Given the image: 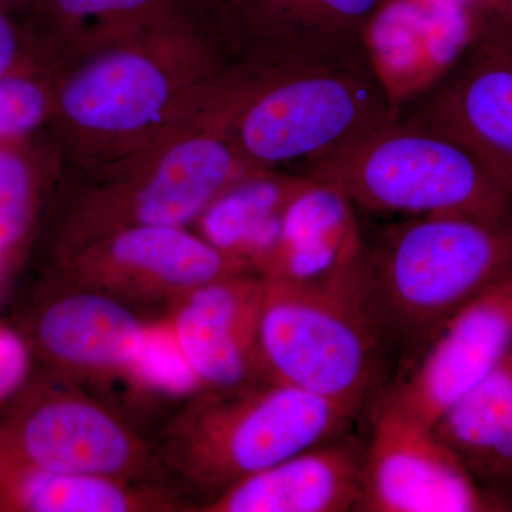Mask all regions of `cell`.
I'll use <instances>...</instances> for the list:
<instances>
[{"label":"cell","instance_id":"22","mask_svg":"<svg viewBox=\"0 0 512 512\" xmlns=\"http://www.w3.org/2000/svg\"><path fill=\"white\" fill-rule=\"evenodd\" d=\"M67 20L131 19L146 15L158 0H49Z\"/></svg>","mask_w":512,"mask_h":512},{"label":"cell","instance_id":"13","mask_svg":"<svg viewBox=\"0 0 512 512\" xmlns=\"http://www.w3.org/2000/svg\"><path fill=\"white\" fill-rule=\"evenodd\" d=\"M433 430L512 511V348Z\"/></svg>","mask_w":512,"mask_h":512},{"label":"cell","instance_id":"26","mask_svg":"<svg viewBox=\"0 0 512 512\" xmlns=\"http://www.w3.org/2000/svg\"><path fill=\"white\" fill-rule=\"evenodd\" d=\"M504 15V28L497 29L494 35L485 37L480 45L512 53V0H505Z\"/></svg>","mask_w":512,"mask_h":512},{"label":"cell","instance_id":"7","mask_svg":"<svg viewBox=\"0 0 512 512\" xmlns=\"http://www.w3.org/2000/svg\"><path fill=\"white\" fill-rule=\"evenodd\" d=\"M512 348V272L454 313L402 376L380 397L410 419L436 424Z\"/></svg>","mask_w":512,"mask_h":512},{"label":"cell","instance_id":"3","mask_svg":"<svg viewBox=\"0 0 512 512\" xmlns=\"http://www.w3.org/2000/svg\"><path fill=\"white\" fill-rule=\"evenodd\" d=\"M256 356L272 382L298 387L355 416L386 389L392 359L367 308L363 281L343 286L265 281Z\"/></svg>","mask_w":512,"mask_h":512},{"label":"cell","instance_id":"25","mask_svg":"<svg viewBox=\"0 0 512 512\" xmlns=\"http://www.w3.org/2000/svg\"><path fill=\"white\" fill-rule=\"evenodd\" d=\"M379 0H313L328 15L339 19H359L372 12Z\"/></svg>","mask_w":512,"mask_h":512},{"label":"cell","instance_id":"18","mask_svg":"<svg viewBox=\"0 0 512 512\" xmlns=\"http://www.w3.org/2000/svg\"><path fill=\"white\" fill-rule=\"evenodd\" d=\"M23 500L39 512H121L130 498L109 477L42 470L23 484Z\"/></svg>","mask_w":512,"mask_h":512},{"label":"cell","instance_id":"6","mask_svg":"<svg viewBox=\"0 0 512 512\" xmlns=\"http://www.w3.org/2000/svg\"><path fill=\"white\" fill-rule=\"evenodd\" d=\"M370 413L359 511H511L478 483L433 429L410 419L380 396Z\"/></svg>","mask_w":512,"mask_h":512},{"label":"cell","instance_id":"28","mask_svg":"<svg viewBox=\"0 0 512 512\" xmlns=\"http://www.w3.org/2000/svg\"><path fill=\"white\" fill-rule=\"evenodd\" d=\"M311 2L313 3V0H311Z\"/></svg>","mask_w":512,"mask_h":512},{"label":"cell","instance_id":"27","mask_svg":"<svg viewBox=\"0 0 512 512\" xmlns=\"http://www.w3.org/2000/svg\"><path fill=\"white\" fill-rule=\"evenodd\" d=\"M456 2H464V0H456Z\"/></svg>","mask_w":512,"mask_h":512},{"label":"cell","instance_id":"16","mask_svg":"<svg viewBox=\"0 0 512 512\" xmlns=\"http://www.w3.org/2000/svg\"><path fill=\"white\" fill-rule=\"evenodd\" d=\"M111 264L173 286H200L241 275L245 266L207 239L171 225H133L117 229L104 244Z\"/></svg>","mask_w":512,"mask_h":512},{"label":"cell","instance_id":"1","mask_svg":"<svg viewBox=\"0 0 512 512\" xmlns=\"http://www.w3.org/2000/svg\"><path fill=\"white\" fill-rule=\"evenodd\" d=\"M212 83L210 60L191 37L140 33L67 73L53 113L77 154L120 163L211 109Z\"/></svg>","mask_w":512,"mask_h":512},{"label":"cell","instance_id":"12","mask_svg":"<svg viewBox=\"0 0 512 512\" xmlns=\"http://www.w3.org/2000/svg\"><path fill=\"white\" fill-rule=\"evenodd\" d=\"M264 289V279L237 275L192 293L174 333L201 382L237 392L258 367L256 325Z\"/></svg>","mask_w":512,"mask_h":512},{"label":"cell","instance_id":"24","mask_svg":"<svg viewBox=\"0 0 512 512\" xmlns=\"http://www.w3.org/2000/svg\"><path fill=\"white\" fill-rule=\"evenodd\" d=\"M22 36L8 8L0 2V79L23 72Z\"/></svg>","mask_w":512,"mask_h":512},{"label":"cell","instance_id":"10","mask_svg":"<svg viewBox=\"0 0 512 512\" xmlns=\"http://www.w3.org/2000/svg\"><path fill=\"white\" fill-rule=\"evenodd\" d=\"M365 254L352 202L336 188L312 180L286 207L278 244L261 266L262 279L355 285L363 279Z\"/></svg>","mask_w":512,"mask_h":512},{"label":"cell","instance_id":"19","mask_svg":"<svg viewBox=\"0 0 512 512\" xmlns=\"http://www.w3.org/2000/svg\"><path fill=\"white\" fill-rule=\"evenodd\" d=\"M130 369L150 386L167 393H188L201 382L174 330H144Z\"/></svg>","mask_w":512,"mask_h":512},{"label":"cell","instance_id":"4","mask_svg":"<svg viewBox=\"0 0 512 512\" xmlns=\"http://www.w3.org/2000/svg\"><path fill=\"white\" fill-rule=\"evenodd\" d=\"M306 164V177L353 205L413 217L512 221V194L466 146L412 120H393Z\"/></svg>","mask_w":512,"mask_h":512},{"label":"cell","instance_id":"17","mask_svg":"<svg viewBox=\"0 0 512 512\" xmlns=\"http://www.w3.org/2000/svg\"><path fill=\"white\" fill-rule=\"evenodd\" d=\"M144 330L123 305L100 295L57 302L40 323V336L50 352L89 367H130Z\"/></svg>","mask_w":512,"mask_h":512},{"label":"cell","instance_id":"2","mask_svg":"<svg viewBox=\"0 0 512 512\" xmlns=\"http://www.w3.org/2000/svg\"><path fill=\"white\" fill-rule=\"evenodd\" d=\"M511 272L512 221L420 215L366 247L363 293L406 369L454 313Z\"/></svg>","mask_w":512,"mask_h":512},{"label":"cell","instance_id":"21","mask_svg":"<svg viewBox=\"0 0 512 512\" xmlns=\"http://www.w3.org/2000/svg\"><path fill=\"white\" fill-rule=\"evenodd\" d=\"M18 141H0V252L18 241L32 205L33 164Z\"/></svg>","mask_w":512,"mask_h":512},{"label":"cell","instance_id":"9","mask_svg":"<svg viewBox=\"0 0 512 512\" xmlns=\"http://www.w3.org/2000/svg\"><path fill=\"white\" fill-rule=\"evenodd\" d=\"M476 49L409 120L473 151L512 194V53Z\"/></svg>","mask_w":512,"mask_h":512},{"label":"cell","instance_id":"20","mask_svg":"<svg viewBox=\"0 0 512 512\" xmlns=\"http://www.w3.org/2000/svg\"><path fill=\"white\" fill-rule=\"evenodd\" d=\"M55 92L30 72L0 79V141L20 140L53 113Z\"/></svg>","mask_w":512,"mask_h":512},{"label":"cell","instance_id":"8","mask_svg":"<svg viewBox=\"0 0 512 512\" xmlns=\"http://www.w3.org/2000/svg\"><path fill=\"white\" fill-rule=\"evenodd\" d=\"M355 414L298 387L272 382L222 404L208 423L211 476L228 487L346 434Z\"/></svg>","mask_w":512,"mask_h":512},{"label":"cell","instance_id":"14","mask_svg":"<svg viewBox=\"0 0 512 512\" xmlns=\"http://www.w3.org/2000/svg\"><path fill=\"white\" fill-rule=\"evenodd\" d=\"M29 457L42 470L110 477L130 464L133 446L109 414L79 400L47 404L26 424Z\"/></svg>","mask_w":512,"mask_h":512},{"label":"cell","instance_id":"5","mask_svg":"<svg viewBox=\"0 0 512 512\" xmlns=\"http://www.w3.org/2000/svg\"><path fill=\"white\" fill-rule=\"evenodd\" d=\"M396 119L377 72L318 60L248 86L229 133L249 165L268 171L328 156Z\"/></svg>","mask_w":512,"mask_h":512},{"label":"cell","instance_id":"15","mask_svg":"<svg viewBox=\"0 0 512 512\" xmlns=\"http://www.w3.org/2000/svg\"><path fill=\"white\" fill-rule=\"evenodd\" d=\"M306 175L279 177L261 171L231 185L202 212L204 239L247 265H264L281 235L289 202L311 183Z\"/></svg>","mask_w":512,"mask_h":512},{"label":"cell","instance_id":"23","mask_svg":"<svg viewBox=\"0 0 512 512\" xmlns=\"http://www.w3.org/2000/svg\"><path fill=\"white\" fill-rule=\"evenodd\" d=\"M26 350L18 336L0 329V399L12 392L25 375Z\"/></svg>","mask_w":512,"mask_h":512},{"label":"cell","instance_id":"11","mask_svg":"<svg viewBox=\"0 0 512 512\" xmlns=\"http://www.w3.org/2000/svg\"><path fill=\"white\" fill-rule=\"evenodd\" d=\"M363 460L365 444L343 434L231 485L215 510L359 511Z\"/></svg>","mask_w":512,"mask_h":512}]
</instances>
